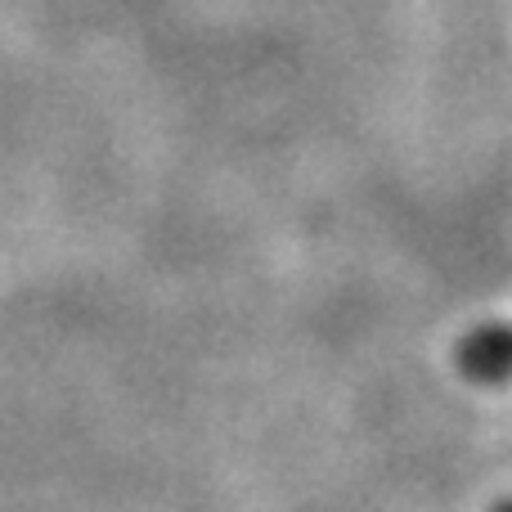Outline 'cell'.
<instances>
[{"mask_svg":"<svg viewBox=\"0 0 512 512\" xmlns=\"http://www.w3.org/2000/svg\"><path fill=\"white\" fill-rule=\"evenodd\" d=\"M454 373L472 387H504L512 382V324H481L454 346Z\"/></svg>","mask_w":512,"mask_h":512,"instance_id":"1","label":"cell"},{"mask_svg":"<svg viewBox=\"0 0 512 512\" xmlns=\"http://www.w3.org/2000/svg\"><path fill=\"white\" fill-rule=\"evenodd\" d=\"M490 512H512V495H504V499H495V504H490Z\"/></svg>","mask_w":512,"mask_h":512,"instance_id":"2","label":"cell"}]
</instances>
